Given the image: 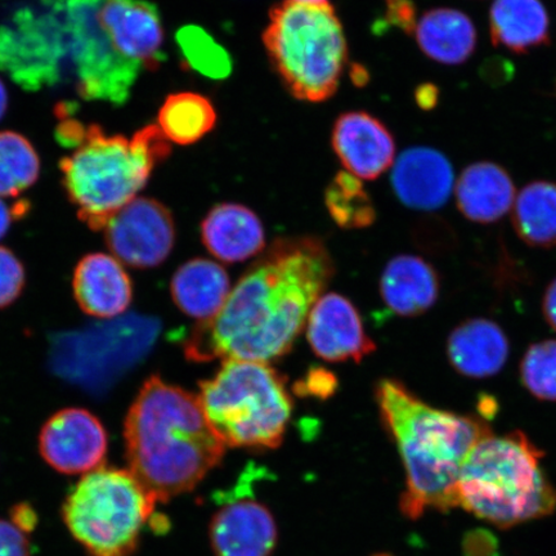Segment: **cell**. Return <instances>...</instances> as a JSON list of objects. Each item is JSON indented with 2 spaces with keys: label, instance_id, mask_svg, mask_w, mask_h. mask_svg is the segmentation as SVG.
Listing matches in <instances>:
<instances>
[{
  "label": "cell",
  "instance_id": "15",
  "mask_svg": "<svg viewBox=\"0 0 556 556\" xmlns=\"http://www.w3.org/2000/svg\"><path fill=\"white\" fill-rule=\"evenodd\" d=\"M307 337L313 352L328 363H361L375 351L357 308L337 293L325 294L313 305Z\"/></svg>",
  "mask_w": 556,
  "mask_h": 556
},
{
  "label": "cell",
  "instance_id": "6",
  "mask_svg": "<svg viewBox=\"0 0 556 556\" xmlns=\"http://www.w3.org/2000/svg\"><path fill=\"white\" fill-rule=\"evenodd\" d=\"M270 62L298 100L336 94L346 64L343 25L328 0H283L263 34Z\"/></svg>",
  "mask_w": 556,
  "mask_h": 556
},
{
  "label": "cell",
  "instance_id": "43",
  "mask_svg": "<svg viewBox=\"0 0 556 556\" xmlns=\"http://www.w3.org/2000/svg\"><path fill=\"white\" fill-rule=\"evenodd\" d=\"M377 556H391V555H377Z\"/></svg>",
  "mask_w": 556,
  "mask_h": 556
},
{
  "label": "cell",
  "instance_id": "10",
  "mask_svg": "<svg viewBox=\"0 0 556 556\" xmlns=\"http://www.w3.org/2000/svg\"><path fill=\"white\" fill-rule=\"evenodd\" d=\"M103 0H66L68 52L72 53L78 93L83 99L127 102L142 66L123 58L99 21Z\"/></svg>",
  "mask_w": 556,
  "mask_h": 556
},
{
  "label": "cell",
  "instance_id": "12",
  "mask_svg": "<svg viewBox=\"0 0 556 556\" xmlns=\"http://www.w3.org/2000/svg\"><path fill=\"white\" fill-rule=\"evenodd\" d=\"M108 450L106 429L86 408L61 409L40 430V455L61 475L86 476L103 467Z\"/></svg>",
  "mask_w": 556,
  "mask_h": 556
},
{
  "label": "cell",
  "instance_id": "33",
  "mask_svg": "<svg viewBox=\"0 0 556 556\" xmlns=\"http://www.w3.org/2000/svg\"><path fill=\"white\" fill-rule=\"evenodd\" d=\"M0 556H31L27 533L3 519H0Z\"/></svg>",
  "mask_w": 556,
  "mask_h": 556
},
{
  "label": "cell",
  "instance_id": "30",
  "mask_svg": "<svg viewBox=\"0 0 556 556\" xmlns=\"http://www.w3.org/2000/svg\"><path fill=\"white\" fill-rule=\"evenodd\" d=\"M177 43L186 64L194 72L212 79H225L231 74V55L201 27H182L177 33Z\"/></svg>",
  "mask_w": 556,
  "mask_h": 556
},
{
  "label": "cell",
  "instance_id": "7",
  "mask_svg": "<svg viewBox=\"0 0 556 556\" xmlns=\"http://www.w3.org/2000/svg\"><path fill=\"white\" fill-rule=\"evenodd\" d=\"M198 397L226 447L277 448L293 409L281 375L250 361H226L215 377L200 382Z\"/></svg>",
  "mask_w": 556,
  "mask_h": 556
},
{
  "label": "cell",
  "instance_id": "20",
  "mask_svg": "<svg viewBox=\"0 0 556 556\" xmlns=\"http://www.w3.org/2000/svg\"><path fill=\"white\" fill-rule=\"evenodd\" d=\"M509 340L490 319L472 318L457 326L447 340V356L458 374L471 379L493 377L509 358Z\"/></svg>",
  "mask_w": 556,
  "mask_h": 556
},
{
  "label": "cell",
  "instance_id": "32",
  "mask_svg": "<svg viewBox=\"0 0 556 556\" xmlns=\"http://www.w3.org/2000/svg\"><path fill=\"white\" fill-rule=\"evenodd\" d=\"M24 264L12 250L0 247V309L15 303L25 289Z\"/></svg>",
  "mask_w": 556,
  "mask_h": 556
},
{
  "label": "cell",
  "instance_id": "17",
  "mask_svg": "<svg viewBox=\"0 0 556 556\" xmlns=\"http://www.w3.org/2000/svg\"><path fill=\"white\" fill-rule=\"evenodd\" d=\"M455 174L450 160L430 148H412L395 160L392 173L394 193L416 211H435L447 203Z\"/></svg>",
  "mask_w": 556,
  "mask_h": 556
},
{
  "label": "cell",
  "instance_id": "5",
  "mask_svg": "<svg viewBox=\"0 0 556 556\" xmlns=\"http://www.w3.org/2000/svg\"><path fill=\"white\" fill-rule=\"evenodd\" d=\"M542 456L525 433L484 437L458 477V506L503 530L551 516L556 490L541 467Z\"/></svg>",
  "mask_w": 556,
  "mask_h": 556
},
{
  "label": "cell",
  "instance_id": "14",
  "mask_svg": "<svg viewBox=\"0 0 556 556\" xmlns=\"http://www.w3.org/2000/svg\"><path fill=\"white\" fill-rule=\"evenodd\" d=\"M277 525L268 507L252 496H227L214 514L208 539L215 556H269L277 544Z\"/></svg>",
  "mask_w": 556,
  "mask_h": 556
},
{
  "label": "cell",
  "instance_id": "1",
  "mask_svg": "<svg viewBox=\"0 0 556 556\" xmlns=\"http://www.w3.org/2000/svg\"><path fill=\"white\" fill-rule=\"evenodd\" d=\"M332 275L333 263L321 240H276L240 278L218 315L187 337V359L268 364L282 357Z\"/></svg>",
  "mask_w": 556,
  "mask_h": 556
},
{
  "label": "cell",
  "instance_id": "34",
  "mask_svg": "<svg viewBox=\"0 0 556 556\" xmlns=\"http://www.w3.org/2000/svg\"><path fill=\"white\" fill-rule=\"evenodd\" d=\"M498 547L495 534L483 528L468 532L463 540L464 556H498Z\"/></svg>",
  "mask_w": 556,
  "mask_h": 556
},
{
  "label": "cell",
  "instance_id": "42",
  "mask_svg": "<svg viewBox=\"0 0 556 556\" xmlns=\"http://www.w3.org/2000/svg\"><path fill=\"white\" fill-rule=\"evenodd\" d=\"M7 108H9V93H7L3 81L0 80V121L3 119Z\"/></svg>",
  "mask_w": 556,
  "mask_h": 556
},
{
  "label": "cell",
  "instance_id": "22",
  "mask_svg": "<svg viewBox=\"0 0 556 556\" xmlns=\"http://www.w3.org/2000/svg\"><path fill=\"white\" fill-rule=\"evenodd\" d=\"M516 198V186L509 173L495 163L469 165L456 184L458 211L476 224H493L502 219Z\"/></svg>",
  "mask_w": 556,
  "mask_h": 556
},
{
  "label": "cell",
  "instance_id": "36",
  "mask_svg": "<svg viewBox=\"0 0 556 556\" xmlns=\"http://www.w3.org/2000/svg\"><path fill=\"white\" fill-rule=\"evenodd\" d=\"M58 128L54 130L55 141L65 149H78L85 143L88 136L89 125L72 119V117H61Z\"/></svg>",
  "mask_w": 556,
  "mask_h": 556
},
{
  "label": "cell",
  "instance_id": "41",
  "mask_svg": "<svg viewBox=\"0 0 556 556\" xmlns=\"http://www.w3.org/2000/svg\"><path fill=\"white\" fill-rule=\"evenodd\" d=\"M416 100L422 109H433L438 101V89L432 85L421 86L417 89Z\"/></svg>",
  "mask_w": 556,
  "mask_h": 556
},
{
  "label": "cell",
  "instance_id": "8",
  "mask_svg": "<svg viewBox=\"0 0 556 556\" xmlns=\"http://www.w3.org/2000/svg\"><path fill=\"white\" fill-rule=\"evenodd\" d=\"M157 500L129 469L101 467L83 476L62 505V519L90 556H130Z\"/></svg>",
  "mask_w": 556,
  "mask_h": 556
},
{
  "label": "cell",
  "instance_id": "16",
  "mask_svg": "<svg viewBox=\"0 0 556 556\" xmlns=\"http://www.w3.org/2000/svg\"><path fill=\"white\" fill-rule=\"evenodd\" d=\"M331 142L345 172L361 180L377 179L394 164L395 142L391 131L364 111L339 116Z\"/></svg>",
  "mask_w": 556,
  "mask_h": 556
},
{
  "label": "cell",
  "instance_id": "39",
  "mask_svg": "<svg viewBox=\"0 0 556 556\" xmlns=\"http://www.w3.org/2000/svg\"><path fill=\"white\" fill-rule=\"evenodd\" d=\"M12 523L20 528L21 531L29 533L38 523L37 513L29 505L21 504L13 507Z\"/></svg>",
  "mask_w": 556,
  "mask_h": 556
},
{
  "label": "cell",
  "instance_id": "31",
  "mask_svg": "<svg viewBox=\"0 0 556 556\" xmlns=\"http://www.w3.org/2000/svg\"><path fill=\"white\" fill-rule=\"evenodd\" d=\"M520 379L534 399L556 402V340L528 348L520 364Z\"/></svg>",
  "mask_w": 556,
  "mask_h": 556
},
{
  "label": "cell",
  "instance_id": "3",
  "mask_svg": "<svg viewBox=\"0 0 556 556\" xmlns=\"http://www.w3.org/2000/svg\"><path fill=\"white\" fill-rule=\"evenodd\" d=\"M377 402L406 471L402 513L417 519L458 506V477L471 450L492 434L489 424L429 406L393 379L379 382Z\"/></svg>",
  "mask_w": 556,
  "mask_h": 556
},
{
  "label": "cell",
  "instance_id": "21",
  "mask_svg": "<svg viewBox=\"0 0 556 556\" xmlns=\"http://www.w3.org/2000/svg\"><path fill=\"white\" fill-rule=\"evenodd\" d=\"M382 302L395 315L416 317L433 307L440 296L435 269L419 256L399 255L381 276Z\"/></svg>",
  "mask_w": 556,
  "mask_h": 556
},
{
  "label": "cell",
  "instance_id": "19",
  "mask_svg": "<svg viewBox=\"0 0 556 556\" xmlns=\"http://www.w3.org/2000/svg\"><path fill=\"white\" fill-rule=\"evenodd\" d=\"M201 239L215 258L239 263L263 252L266 236L258 215L240 204H219L201 224Z\"/></svg>",
  "mask_w": 556,
  "mask_h": 556
},
{
  "label": "cell",
  "instance_id": "26",
  "mask_svg": "<svg viewBox=\"0 0 556 556\" xmlns=\"http://www.w3.org/2000/svg\"><path fill=\"white\" fill-rule=\"evenodd\" d=\"M513 226L527 245L556 247V184L536 180L518 193L513 205Z\"/></svg>",
  "mask_w": 556,
  "mask_h": 556
},
{
  "label": "cell",
  "instance_id": "24",
  "mask_svg": "<svg viewBox=\"0 0 556 556\" xmlns=\"http://www.w3.org/2000/svg\"><path fill=\"white\" fill-rule=\"evenodd\" d=\"M493 46L526 53L551 40V20L541 0H495L490 11Z\"/></svg>",
  "mask_w": 556,
  "mask_h": 556
},
{
  "label": "cell",
  "instance_id": "23",
  "mask_svg": "<svg viewBox=\"0 0 556 556\" xmlns=\"http://www.w3.org/2000/svg\"><path fill=\"white\" fill-rule=\"evenodd\" d=\"M170 291L174 303L185 315L205 323L224 308L231 294V283L220 264L194 258L174 274Z\"/></svg>",
  "mask_w": 556,
  "mask_h": 556
},
{
  "label": "cell",
  "instance_id": "18",
  "mask_svg": "<svg viewBox=\"0 0 556 556\" xmlns=\"http://www.w3.org/2000/svg\"><path fill=\"white\" fill-rule=\"evenodd\" d=\"M73 291L86 315L102 319L121 316L134 299L127 269L114 255L104 253L88 254L76 264Z\"/></svg>",
  "mask_w": 556,
  "mask_h": 556
},
{
  "label": "cell",
  "instance_id": "4",
  "mask_svg": "<svg viewBox=\"0 0 556 556\" xmlns=\"http://www.w3.org/2000/svg\"><path fill=\"white\" fill-rule=\"evenodd\" d=\"M169 155V141L156 125H148L128 139L108 136L100 125L92 124L85 143L60 162L62 186L83 224L103 231Z\"/></svg>",
  "mask_w": 556,
  "mask_h": 556
},
{
  "label": "cell",
  "instance_id": "27",
  "mask_svg": "<svg viewBox=\"0 0 556 556\" xmlns=\"http://www.w3.org/2000/svg\"><path fill=\"white\" fill-rule=\"evenodd\" d=\"M217 111L206 97L182 92L170 94L159 111V128L168 139L180 146L193 144L213 130Z\"/></svg>",
  "mask_w": 556,
  "mask_h": 556
},
{
  "label": "cell",
  "instance_id": "29",
  "mask_svg": "<svg viewBox=\"0 0 556 556\" xmlns=\"http://www.w3.org/2000/svg\"><path fill=\"white\" fill-rule=\"evenodd\" d=\"M331 218L343 228L370 227L377 218L371 198L363 182L351 173L340 172L326 190Z\"/></svg>",
  "mask_w": 556,
  "mask_h": 556
},
{
  "label": "cell",
  "instance_id": "35",
  "mask_svg": "<svg viewBox=\"0 0 556 556\" xmlns=\"http://www.w3.org/2000/svg\"><path fill=\"white\" fill-rule=\"evenodd\" d=\"M336 388L337 379L324 368H315L295 387L298 393L315 395L318 399H328Z\"/></svg>",
  "mask_w": 556,
  "mask_h": 556
},
{
  "label": "cell",
  "instance_id": "2",
  "mask_svg": "<svg viewBox=\"0 0 556 556\" xmlns=\"http://www.w3.org/2000/svg\"><path fill=\"white\" fill-rule=\"evenodd\" d=\"M129 470L157 503L190 492L220 463L226 444L198 395L157 375L143 382L124 422Z\"/></svg>",
  "mask_w": 556,
  "mask_h": 556
},
{
  "label": "cell",
  "instance_id": "38",
  "mask_svg": "<svg viewBox=\"0 0 556 556\" xmlns=\"http://www.w3.org/2000/svg\"><path fill=\"white\" fill-rule=\"evenodd\" d=\"M30 204L25 200L18 201V203L10 205L0 200V239H3L9 233L10 228L16 219L25 217L29 212Z\"/></svg>",
  "mask_w": 556,
  "mask_h": 556
},
{
  "label": "cell",
  "instance_id": "11",
  "mask_svg": "<svg viewBox=\"0 0 556 556\" xmlns=\"http://www.w3.org/2000/svg\"><path fill=\"white\" fill-rule=\"evenodd\" d=\"M104 241L117 261L149 269L168 258L176 242V225L168 207L151 198H136L103 228Z\"/></svg>",
  "mask_w": 556,
  "mask_h": 556
},
{
  "label": "cell",
  "instance_id": "28",
  "mask_svg": "<svg viewBox=\"0 0 556 556\" xmlns=\"http://www.w3.org/2000/svg\"><path fill=\"white\" fill-rule=\"evenodd\" d=\"M38 152L16 131H0V197L16 198L37 182Z\"/></svg>",
  "mask_w": 556,
  "mask_h": 556
},
{
  "label": "cell",
  "instance_id": "37",
  "mask_svg": "<svg viewBox=\"0 0 556 556\" xmlns=\"http://www.w3.org/2000/svg\"><path fill=\"white\" fill-rule=\"evenodd\" d=\"M387 17L389 23L400 29L415 31L416 10L412 0H387Z\"/></svg>",
  "mask_w": 556,
  "mask_h": 556
},
{
  "label": "cell",
  "instance_id": "13",
  "mask_svg": "<svg viewBox=\"0 0 556 556\" xmlns=\"http://www.w3.org/2000/svg\"><path fill=\"white\" fill-rule=\"evenodd\" d=\"M97 16L123 58L150 72L163 64L164 29L155 4L149 0H103Z\"/></svg>",
  "mask_w": 556,
  "mask_h": 556
},
{
  "label": "cell",
  "instance_id": "9",
  "mask_svg": "<svg viewBox=\"0 0 556 556\" xmlns=\"http://www.w3.org/2000/svg\"><path fill=\"white\" fill-rule=\"evenodd\" d=\"M66 0H48L46 12L20 10L0 26V70L20 87L39 90L60 80L68 52Z\"/></svg>",
  "mask_w": 556,
  "mask_h": 556
},
{
  "label": "cell",
  "instance_id": "25",
  "mask_svg": "<svg viewBox=\"0 0 556 556\" xmlns=\"http://www.w3.org/2000/svg\"><path fill=\"white\" fill-rule=\"evenodd\" d=\"M420 50L435 62L460 65L477 47V30L462 11L437 9L424 13L415 27Z\"/></svg>",
  "mask_w": 556,
  "mask_h": 556
},
{
  "label": "cell",
  "instance_id": "40",
  "mask_svg": "<svg viewBox=\"0 0 556 556\" xmlns=\"http://www.w3.org/2000/svg\"><path fill=\"white\" fill-rule=\"evenodd\" d=\"M542 311H544L546 323L556 331V277L554 281L548 285L544 303H542Z\"/></svg>",
  "mask_w": 556,
  "mask_h": 556
}]
</instances>
